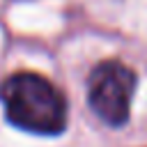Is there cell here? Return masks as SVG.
Masks as SVG:
<instances>
[{
    "label": "cell",
    "mask_w": 147,
    "mask_h": 147,
    "mask_svg": "<svg viewBox=\"0 0 147 147\" xmlns=\"http://www.w3.org/2000/svg\"><path fill=\"white\" fill-rule=\"evenodd\" d=\"M0 101L7 119L30 133L55 136L67 126V101L44 76L21 71L0 85Z\"/></svg>",
    "instance_id": "obj_1"
},
{
    "label": "cell",
    "mask_w": 147,
    "mask_h": 147,
    "mask_svg": "<svg viewBox=\"0 0 147 147\" xmlns=\"http://www.w3.org/2000/svg\"><path fill=\"white\" fill-rule=\"evenodd\" d=\"M136 74L122 62L108 60L92 69L87 80V99L96 117L110 126H122L129 119Z\"/></svg>",
    "instance_id": "obj_2"
}]
</instances>
